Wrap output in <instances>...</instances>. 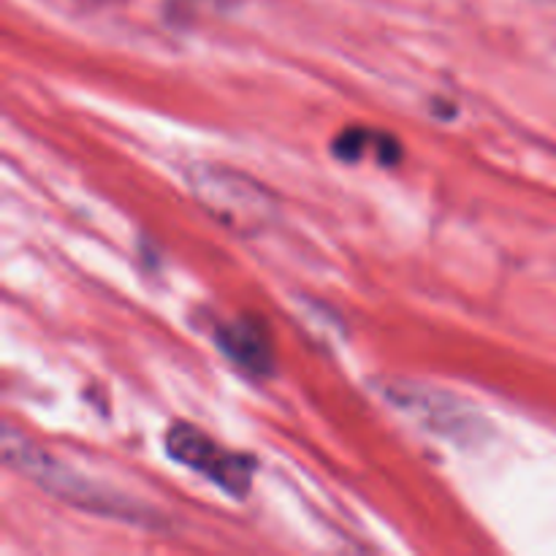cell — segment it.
I'll return each mask as SVG.
<instances>
[{"instance_id": "obj_1", "label": "cell", "mask_w": 556, "mask_h": 556, "mask_svg": "<svg viewBox=\"0 0 556 556\" xmlns=\"http://www.w3.org/2000/svg\"><path fill=\"white\" fill-rule=\"evenodd\" d=\"M3 462L14 467L20 476H25L27 481L38 483L43 492L54 494L58 500L76 505L81 510H90V514L112 516V519L123 521H139L141 514H144V510H139L134 503L119 497V494H109L98 483L76 476L71 467H65L63 462H58L52 454L33 445L22 434H16L11 427L3 429Z\"/></svg>"}, {"instance_id": "obj_2", "label": "cell", "mask_w": 556, "mask_h": 556, "mask_svg": "<svg viewBox=\"0 0 556 556\" xmlns=\"http://www.w3.org/2000/svg\"><path fill=\"white\" fill-rule=\"evenodd\" d=\"M193 195L239 233H258L275 217V199L248 174L226 166H199L190 174Z\"/></svg>"}, {"instance_id": "obj_3", "label": "cell", "mask_w": 556, "mask_h": 556, "mask_svg": "<svg viewBox=\"0 0 556 556\" xmlns=\"http://www.w3.org/2000/svg\"><path fill=\"white\" fill-rule=\"evenodd\" d=\"M166 448L172 459L206 476L223 492L233 494V497H244L250 492V483H253L255 476L253 456L233 454V451L223 448L193 424H172L166 432Z\"/></svg>"}, {"instance_id": "obj_4", "label": "cell", "mask_w": 556, "mask_h": 556, "mask_svg": "<svg viewBox=\"0 0 556 556\" xmlns=\"http://www.w3.org/2000/svg\"><path fill=\"white\" fill-rule=\"evenodd\" d=\"M391 396L396 400V405L410 410L432 432L456 440V443H476V440H481L483 427H486L467 402L443 394V391L405 386V389L391 391Z\"/></svg>"}, {"instance_id": "obj_5", "label": "cell", "mask_w": 556, "mask_h": 556, "mask_svg": "<svg viewBox=\"0 0 556 556\" xmlns=\"http://www.w3.org/2000/svg\"><path fill=\"white\" fill-rule=\"evenodd\" d=\"M217 345L231 356L239 367L253 375H269L275 369V351L266 334L264 324L253 318H239L233 324L220 326L217 331Z\"/></svg>"}, {"instance_id": "obj_6", "label": "cell", "mask_w": 556, "mask_h": 556, "mask_svg": "<svg viewBox=\"0 0 556 556\" xmlns=\"http://www.w3.org/2000/svg\"><path fill=\"white\" fill-rule=\"evenodd\" d=\"M334 155L345 163H358L367 152L378 157L380 166H396L402 157V147L394 136L378 134L369 128H345L331 144Z\"/></svg>"}]
</instances>
